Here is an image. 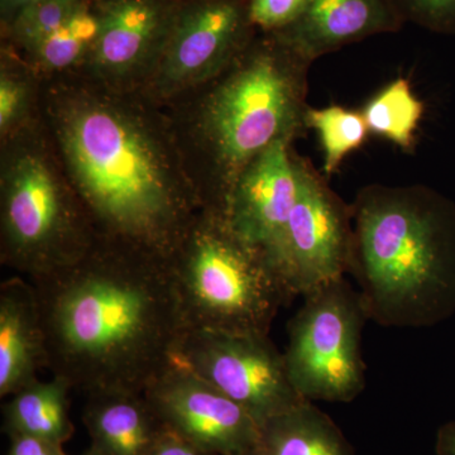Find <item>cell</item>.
Returning a JSON list of instances; mask_svg holds the SVG:
<instances>
[{"instance_id":"1","label":"cell","mask_w":455,"mask_h":455,"mask_svg":"<svg viewBox=\"0 0 455 455\" xmlns=\"http://www.w3.org/2000/svg\"><path fill=\"white\" fill-rule=\"evenodd\" d=\"M41 80L51 145L98 238L169 259L203 211L171 119L83 71Z\"/></svg>"},{"instance_id":"2","label":"cell","mask_w":455,"mask_h":455,"mask_svg":"<svg viewBox=\"0 0 455 455\" xmlns=\"http://www.w3.org/2000/svg\"><path fill=\"white\" fill-rule=\"evenodd\" d=\"M47 368L73 390L143 392L184 331L169 260L98 238L74 265L32 281Z\"/></svg>"},{"instance_id":"3","label":"cell","mask_w":455,"mask_h":455,"mask_svg":"<svg viewBox=\"0 0 455 455\" xmlns=\"http://www.w3.org/2000/svg\"><path fill=\"white\" fill-rule=\"evenodd\" d=\"M310 62L276 33L259 32L226 70L194 90L181 124L172 123L203 209L226 214L233 185L277 140L307 131Z\"/></svg>"},{"instance_id":"4","label":"cell","mask_w":455,"mask_h":455,"mask_svg":"<svg viewBox=\"0 0 455 455\" xmlns=\"http://www.w3.org/2000/svg\"><path fill=\"white\" fill-rule=\"evenodd\" d=\"M349 272L368 319L429 328L455 313V204L425 185L373 184L350 205Z\"/></svg>"},{"instance_id":"5","label":"cell","mask_w":455,"mask_h":455,"mask_svg":"<svg viewBox=\"0 0 455 455\" xmlns=\"http://www.w3.org/2000/svg\"><path fill=\"white\" fill-rule=\"evenodd\" d=\"M167 260L185 329L269 335L295 298L268 253L217 212L203 209Z\"/></svg>"},{"instance_id":"6","label":"cell","mask_w":455,"mask_h":455,"mask_svg":"<svg viewBox=\"0 0 455 455\" xmlns=\"http://www.w3.org/2000/svg\"><path fill=\"white\" fill-rule=\"evenodd\" d=\"M35 125L4 140L2 166V263L31 280L85 257L98 235L66 178L55 149Z\"/></svg>"},{"instance_id":"7","label":"cell","mask_w":455,"mask_h":455,"mask_svg":"<svg viewBox=\"0 0 455 455\" xmlns=\"http://www.w3.org/2000/svg\"><path fill=\"white\" fill-rule=\"evenodd\" d=\"M304 298L283 353L292 386L311 403H350L366 387L362 331L370 319L361 293L341 277Z\"/></svg>"},{"instance_id":"8","label":"cell","mask_w":455,"mask_h":455,"mask_svg":"<svg viewBox=\"0 0 455 455\" xmlns=\"http://www.w3.org/2000/svg\"><path fill=\"white\" fill-rule=\"evenodd\" d=\"M171 363L211 383L243 407L259 427L305 401L292 386L283 353L269 335L184 329Z\"/></svg>"},{"instance_id":"9","label":"cell","mask_w":455,"mask_h":455,"mask_svg":"<svg viewBox=\"0 0 455 455\" xmlns=\"http://www.w3.org/2000/svg\"><path fill=\"white\" fill-rule=\"evenodd\" d=\"M250 0H182L154 74L142 94L171 103L205 85L257 35Z\"/></svg>"},{"instance_id":"10","label":"cell","mask_w":455,"mask_h":455,"mask_svg":"<svg viewBox=\"0 0 455 455\" xmlns=\"http://www.w3.org/2000/svg\"><path fill=\"white\" fill-rule=\"evenodd\" d=\"M298 158L301 191L275 250L269 253L293 295H307L344 277L352 257L350 205L331 190L310 161Z\"/></svg>"},{"instance_id":"11","label":"cell","mask_w":455,"mask_h":455,"mask_svg":"<svg viewBox=\"0 0 455 455\" xmlns=\"http://www.w3.org/2000/svg\"><path fill=\"white\" fill-rule=\"evenodd\" d=\"M164 429L214 455L257 451L259 427L252 416L211 383L171 363L143 391Z\"/></svg>"},{"instance_id":"12","label":"cell","mask_w":455,"mask_h":455,"mask_svg":"<svg viewBox=\"0 0 455 455\" xmlns=\"http://www.w3.org/2000/svg\"><path fill=\"white\" fill-rule=\"evenodd\" d=\"M182 0H92L100 35L84 74L110 88L142 92L158 64Z\"/></svg>"},{"instance_id":"13","label":"cell","mask_w":455,"mask_h":455,"mask_svg":"<svg viewBox=\"0 0 455 455\" xmlns=\"http://www.w3.org/2000/svg\"><path fill=\"white\" fill-rule=\"evenodd\" d=\"M291 145L277 140L242 171L224 214L236 233L263 248L268 256L300 196L298 155Z\"/></svg>"},{"instance_id":"14","label":"cell","mask_w":455,"mask_h":455,"mask_svg":"<svg viewBox=\"0 0 455 455\" xmlns=\"http://www.w3.org/2000/svg\"><path fill=\"white\" fill-rule=\"evenodd\" d=\"M405 26L392 0H307L295 20L275 32L313 64L320 57Z\"/></svg>"},{"instance_id":"15","label":"cell","mask_w":455,"mask_h":455,"mask_svg":"<svg viewBox=\"0 0 455 455\" xmlns=\"http://www.w3.org/2000/svg\"><path fill=\"white\" fill-rule=\"evenodd\" d=\"M46 338L33 283L20 276L0 284V397L37 381L47 368Z\"/></svg>"},{"instance_id":"16","label":"cell","mask_w":455,"mask_h":455,"mask_svg":"<svg viewBox=\"0 0 455 455\" xmlns=\"http://www.w3.org/2000/svg\"><path fill=\"white\" fill-rule=\"evenodd\" d=\"M83 421L92 448L101 455H151L166 431L139 391L88 395Z\"/></svg>"},{"instance_id":"17","label":"cell","mask_w":455,"mask_h":455,"mask_svg":"<svg viewBox=\"0 0 455 455\" xmlns=\"http://www.w3.org/2000/svg\"><path fill=\"white\" fill-rule=\"evenodd\" d=\"M259 451L260 455H355L333 419L307 400L259 427Z\"/></svg>"},{"instance_id":"18","label":"cell","mask_w":455,"mask_h":455,"mask_svg":"<svg viewBox=\"0 0 455 455\" xmlns=\"http://www.w3.org/2000/svg\"><path fill=\"white\" fill-rule=\"evenodd\" d=\"M71 390L60 377L32 382L9 396L3 406V429L9 438L28 435L64 445L74 434L68 400Z\"/></svg>"},{"instance_id":"19","label":"cell","mask_w":455,"mask_h":455,"mask_svg":"<svg viewBox=\"0 0 455 455\" xmlns=\"http://www.w3.org/2000/svg\"><path fill=\"white\" fill-rule=\"evenodd\" d=\"M100 35V20L92 0H85L55 32L25 55L35 76H56L80 70Z\"/></svg>"},{"instance_id":"20","label":"cell","mask_w":455,"mask_h":455,"mask_svg":"<svg viewBox=\"0 0 455 455\" xmlns=\"http://www.w3.org/2000/svg\"><path fill=\"white\" fill-rule=\"evenodd\" d=\"M361 112L370 133L410 151L415 145L425 107L409 80L398 77L374 95Z\"/></svg>"},{"instance_id":"21","label":"cell","mask_w":455,"mask_h":455,"mask_svg":"<svg viewBox=\"0 0 455 455\" xmlns=\"http://www.w3.org/2000/svg\"><path fill=\"white\" fill-rule=\"evenodd\" d=\"M305 124L319 136L326 179L337 172L347 156L364 145L370 134L363 114L341 106L307 107Z\"/></svg>"},{"instance_id":"22","label":"cell","mask_w":455,"mask_h":455,"mask_svg":"<svg viewBox=\"0 0 455 455\" xmlns=\"http://www.w3.org/2000/svg\"><path fill=\"white\" fill-rule=\"evenodd\" d=\"M85 0H35L2 26L5 44L28 53L55 32Z\"/></svg>"},{"instance_id":"23","label":"cell","mask_w":455,"mask_h":455,"mask_svg":"<svg viewBox=\"0 0 455 455\" xmlns=\"http://www.w3.org/2000/svg\"><path fill=\"white\" fill-rule=\"evenodd\" d=\"M16 50L5 44L0 73V133L3 140L28 124L33 100L28 71L17 70Z\"/></svg>"},{"instance_id":"24","label":"cell","mask_w":455,"mask_h":455,"mask_svg":"<svg viewBox=\"0 0 455 455\" xmlns=\"http://www.w3.org/2000/svg\"><path fill=\"white\" fill-rule=\"evenodd\" d=\"M405 23L455 36V0H392Z\"/></svg>"},{"instance_id":"25","label":"cell","mask_w":455,"mask_h":455,"mask_svg":"<svg viewBox=\"0 0 455 455\" xmlns=\"http://www.w3.org/2000/svg\"><path fill=\"white\" fill-rule=\"evenodd\" d=\"M307 0H250L251 17L257 31L275 33L300 16Z\"/></svg>"},{"instance_id":"26","label":"cell","mask_w":455,"mask_h":455,"mask_svg":"<svg viewBox=\"0 0 455 455\" xmlns=\"http://www.w3.org/2000/svg\"><path fill=\"white\" fill-rule=\"evenodd\" d=\"M7 455H68L64 445L28 435L11 436Z\"/></svg>"},{"instance_id":"27","label":"cell","mask_w":455,"mask_h":455,"mask_svg":"<svg viewBox=\"0 0 455 455\" xmlns=\"http://www.w3.org/2000/svg\"><path fill=\"white\" fill-rule=\"evenodd\" d=\"M151 455H214L206 453L202 449L196 448V445L190 444L176 434L166 430L157 443Z\"/></svg>"},{"instance_id":"28","label":"cell","mask_w":455,"mask_h":455,"mask_svg":"<svg viewBox=\"0 0 455 455\" xmlns=\"http://www.w3.org/2000/svg\"><path fill=\"white\" fill-rule=\"evenodd\" d=\"M436 455H455V421L439 427L435 443Z\"/></svg>"},{"instance_id":"29","label":"cell","mask_w":455,"mask_h":455,"mask_svg":"<svg viewBox=\"0 0 455 455\" xmlns=\"http://www.w3.org/2000/svg\"><path fill=\"white\" fill-rule=\"evenodd\" d=\"M32 2H35V0H0V20H2V26L8 23L20 9Z\"/></svg>"},{"instance_id":"30","label":"cell","mask_w":455,"mask_h":455,"mask_svg":"<svg viewBox=\"0 0 455 455\" xmlns=\"http://www.w3.org/2000/svg\"><path fill=\"white\" fill-rule=\"evenodd\" d=\"M83 455H101V454L99 453V451H95V449H92V447H90L89 451H86L85 453H84Z\"/></svg>"},{"instance_id":"31","label":"cell","mask_w":455,"mask_h":455,"mask_svg":"<svg viewBox=\"0 0 455 455\" xmlns=\"http://www.w3.org/2000/svg\"><path fill=\"white\" fill-rule=\"evenodd\" d=\"M242 455H260V454H259V449H257V451H251V453L242 454Z\"/></svg>"}]
</instances>
